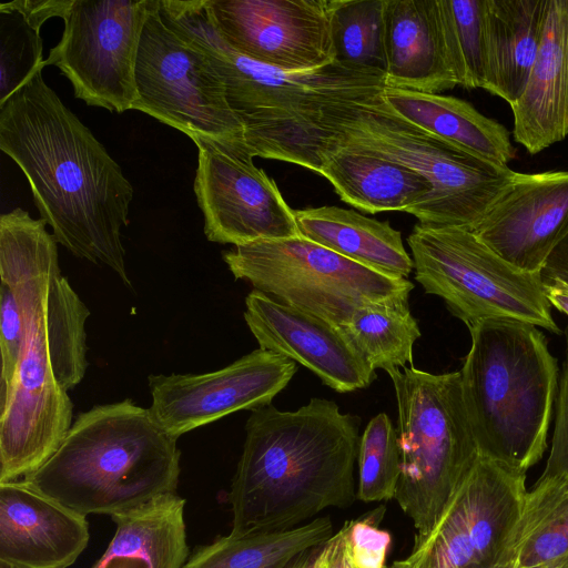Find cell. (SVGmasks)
<instances>
[{
	"mask_svg": "<svg viewBox=\"0 0 568 568\" xmlns=\"http://www.w3.org/2000/svg\"><path fill=\"white\" fill-rule=\"evenodd\" d=\"M0 277L19 295L23 343L13 381L0 394V483L34 473L71 428L68 395L88 368L90 311L62 275L58 242L42 219L17 207L0 216Z\"/></svg>",
	"mask_w": 568,
	"mask_h": 568,
	"instance_id": "1",
	"label": "cell"
},
{
	"mask_svg": "<svg viewBox=\"0 0 568 568\" xmlns=\"http://www.w3.org/2000/svg\"><path fill=\"white\" fill-rule=\"evenodd\" d=\"M42 69L0 103V149L24 173L58 244L108 266L131 287L121 229L129 222L133 186L45 83Z\"/></svg>",
	"mask_w": 568,
	"mask_h": 568,
	"instance_id": "2",
	"label": "cell"
},
{
	"mask_svg": "<svg viewBox=\"0 0 568 568\" xmlns=\"http://www.w3.org/2000/svg\"><path fill=\"white\" fill-rule=\"evenodd\" d=\"M361 417L313 397L293 412L252 410L229 501L231 535L284 531L353 504Z\"/></svg>",
	"mask_w": 568,
	"mask_h": 568,
	"instance_id": "3",
	"label": "cell"
},
{
	"mask_svg": "<svg viewBox=\"0 0 568 568\" xmlns=\"http://www.w3.org/2000/svg\"><path fill=\"white\" fill-rule=\"evenodd\" d=\"M162 14L210 59L225 85L230 108L243 125L253 156L274 159L321 173L320 152L336 113L386 88L379 70L338 61L305 72L260 64L220 36L204 0H159Z\"/></svg>",
	"mask_w": 568,
	"mask_h": 568,
	"instance_id": "4",
	"label": "cell"
},
{
	"mask_svg": "<svg viewBox=\"0 0 568 568\" xmlns=\"http://www.w3.org/2000/svg\"><path fill=\"white\" fill-rule=\"evenodd\" d=\"M176 442L131 399L97 405L78 415L53 455L22 479L83 516H113L176 493Z\"/></svg>",
	"mask_w": 568,
	"mask_h": 568,
	"instance_id": "5",
	"label": "cell"
},
{
	"mask_svg": "<svg viewBox=\"0 0 568 568\" xmlns=\"http://www.w3.org/2000/svg\"><path fill=\"white\" fill-rule=\"evenodd\" d=\"M468 329L471 344L459 372L478 453L527 473L548 446L557 361L537 326L486 320Z\"/></svg>",
	"mask_w": 568,
	"mask_h": 568,
	"instance_id": "6",
	"label": "cell"
},
{
	"mask_svg": "<svg viewBox=\"0 0 568 568\" xmlns=\"http://www.w3.org/2000/svg\"><path fill=\"white\" fill-rule=\"evenodd\" d=\"M326 142L386 158L426 179L432 191L410 214L427 225L473 230L517 175L508 165L479 158L406 121L382 93L339 110L328 123Z\"/></svg>",
	"mask_w": 568,
	"mask_h": 568,
	"instance_id": "7",
	"label": "cell"
},
{
	"mask_svg": "<svg viewBox=\"0 0 568 568\" xmlns=\"http://www.w3.org/2000/svg\"><path fill=\"white\" fill-rule=\"evenodd\" d=\"M395 390L400 475L395 499L414 540L428 535L479 453L467 416L460 372L388 371Z\"/></svg>",
	"mask_w": 568,
	"mask_h": 568,
	"instance_id": "8",
	"label": "cell"
},
{
	"mask_svg": "<svg viewBox=\"0 0 568 568\" xmlns=\"http://www.w3.org/2000/svg\"><path fill=\"white\" fill-rule=\"evenodd\" d=\"M415 280L468 328L508 320L559 334L540 273L517 268L471 230L417 223L407 237Z\"/></svg>",
	"mask_w": 568,
	"mask_h": 568,
	"instance_id": "9",
	"label": "cell"
},
{
	"mask_svg": "<svg viewBox=\"0 0 568 568\" xmlns=\"http://www.w3.org/2000/svg\"><path fill=\"white\" fill-rule=\"evenodd\" d=\"M222 256L235 278L337 327L357 308L408 298L414 288L302 236L237 245Z\"/></svg>",
	"mask_w": 568,
	"mask_h": 568,
	"instance_id": "10",
	"label": "cell"
},
{
	"mask_svg": "<svg viewBox=\"0 0 568 568\" xmlns=\"http://www.w3.org/2000/svg\"><path fill=\"white\" fill-rule=\"evenodd\" d=\"M136 100L144 112L186 134L243 142V125L207 55L161 12L159 0L144 24L135 65Z\"/></svg>",
	"mask_w": 568,
	"mask_h": 568,
	"instance_id": "11",
	"label": "cell"
},
{
	"mask_svg": "<svg viewBox=\"0 0 568 568\" xmlns=\"http://www.w3.org/2000/svg\"><path fill=\"white\" fill-rule=\"evenodd\" d=\"M154 0H69L61 40L45 65L57 67L77 99L122 113L136 100L135 65Z\"/></svg>",
	"mask_w": 568,
	"mask_h": 568,
	"instance_id": "12",
	"label": "cell"
},
{
	"mask_svg": "<svg viewBox=\"0 0 568 568\" xmlns=\"http://www.w3.org/2000/svg\"><path fill=\"white\" fill-rule=\"evenodd\" d=\"M526 473L478 456L435 526L394 568H490L524 507Z\"/></svg>",
	"mask_w": 568,
	"mask_h": 568,
	"instance_id": "13",
	"label": "cell"
},
{
	"mask_svg": "<svg viewBox=\"0 0 568 568\" xmlns=\"http://www.w3.org/2000/svg\"><path fill=\"white\" fill-rule=\"evenodd\" d=\"M193 190L211 242L244 245L301 236L273 179L253 162L243 142L195 139Z\"/></svg>",
	"mask_w": 568,
	"mask_h": 568,
	"instance_id": "14",
	"label": "cell"
},
{
	"mask_svg": "<svg viewBox=\"0 0 568 568\" xmlns=\"http://www.w3.org/2000/svg\"><path fill=\"white\" fill-rule=\"evenodd\" d=\"M220 36L237 53L286 72L335 62L334 0H204Z\"/></svg>",
	"mask_w": 568,
	"mask_h": 568,
	"instance_id": "15",
	"label": "cell"
},
{
	"mask_svg": "<svg viewBox=\"0 0 568 568\" xmlns=\"http://www.w3.org/2000/svg\"><path fill=\"white\" fill-rule=\"evenodd\" d=\"M296 372L295 362L258 347L211 373L150 375L149 409L168 434L179 438L237 410L270 405Z\"/></svg>",
	"mask_w": 568,
	"mask_h": 568,
	"instance_id": "16",
	"label": "cell"
},
{
	"mask_svg": "<svg viewBox=\"0 0 568 568\" xmlns=\"http://www.w3.org/2000/svg\"><path fill=\"white\" fill-rule=\"evenodd\" d=\"M471 231L511 265L541 273L568 233V171L517 172Z\"/></svg>",
	"mask_w": 568,
	"mask_h": 568,
	"instance_id": "17",
	"label": "cell"
},
{
	"mask_svg": "<svg viewBox=\"0 0 568 568\" xmlns=\"http://www.w3.org/2000/svg\"><path fill=\"white\" fill-rule=\"evenodd\" d=\"M244 320L260 348L303 365L335 392L367 388L376 378L341 327L317 316L253 290Z\"/></svg>",
	"mask_w": 568,
	"mask_h": 568,
	"instance_id": "18",
	"label": "cell"
},
{
	"mask_svg": "<svg viewBox=\"0 0 568 568\" xmlns=\"http://www.w3.org/2000/svg\"><path fill=\"white\" fill-rule=\"evenodd\" d=\"M89 539L85 516L23 479L0 483V560L21 568H68Z\"/></svg>",
	"mask_w": 568,
	"mask_h": 568,
	"instance_id": "19",
	"label": "cell"
},
{
	"mask_svg": "<svg viewBox=\"0 0 568 568\" xmlns=\"http://www.w3.org/2000/svg\"><path fill=\"white\" fill-rule=\"evenodd\" d=\"M514 138L530 154L568 134V0H548L540 47L520 98L510 105Z\"/></svg>",
	"mask_w": 568,
	"mask_h": 568,
	"instance_id": "20",
	"label": "cell"
},
{
	"mask_svg": "<svg viewBox=\"0 0 568 568\" xmlns=\"http://www.w3.org/2000/svg\"><path fill=\"white\" fill-rule=\"evenodd\" d=\"M384 29L387 88L439 94L458 85L438 0H385Z\"/></svg>",
	"mask_w": 568,
	"mask_h": 568,
	"instance_id": "21",
	"label": "cell"
},
{
	"mask_svg": "<svg viewBox=\"0 0 568 568\" xmlns=\"http://www.w3.org/2000/svg\"><path fill=\"white\" fill-rule=\"evenodd\" d=\"M320 160V174L339 197L369 213L410 214L432 191L430 183L409 168L355 148L326 142Z\"/></svg>",
	"mask_w": 568,
	"mask_h": 568,
	"instance_id": "22",
	"label": "cell"
},
{
	"mask_svg": "<svg viewBox=\"0 0 568 568\" xmlns=\"http://www.w3.org/2000/svg\"><path fill=\"white\" fill-rule=\"evenodd\" d=\"M184 507L185 499L173 493L111 516L115 534L91 568H183L189 558Z\"/></svg>",
	"mask_w": 568,
	"mask_h": 568,
	"instance_id": "23",
	"label": "cell"
},
{
	"mask_svg": "<svg viewBox=\"0 0 568 568\" xmlns=\"http://www.w3.org/2000/svg\"><path fill=\"white\" fill-rule=\"evenodd\" d=\"M300 235L382 274L407 278L414 271L402 234L388 222L337 206L294 210Z\"/></svg>",
	"mask_w": 568,
	"mask_h": 568,
	"instance_id": "24",
	"label": "cell"
},
{
	"mask_svg": "<svg viewBox=\"0 0 568 568\" xmlns=\"http://www.w3.org/2000/svg\"><path fill=\"white\" fill-rule=\"evenodd\" d=\"M382 98L406 121L479 158L508 165L516 156L508 130L464 100L387 87Z\"/></svg>",
	"mask_w": 568,
	"mask_h": 568,
	"instance_id": "25",
	"label": "cell"
},
{
	"mask_svg": "<svg viewBox=\"0 0 568 568\" xmlns=\"http://www.w3.org/2000/svg\"><path fill=\"white\" fill-rule=\"evenodd\" d=\"M486 91L511 105L524 92L535 63L548 0H486Z\"/></svg>",
	"mask_w": 568,
	"mask_h": 568,
	"instance_id": "26",
	"label": "cell"
},
{
	"mask_svg": "<svg viewBox=\"0 0 568 568\" xmlns=\"http://www.w3.org/2000/svg\"><path fill=\"white\" fill-rule=\"evenodd\" d=\"M333 535V524L326 517L284 531L230 534L196 548L183 568H290Z\"/></svg>",
	"mask_w": 568,
	"mask_h": 568,
	"instance_id": "27",
	"label": "cell"
},
{
	"mask_svg": "<svg viewBox=\"0 0 568 568\" xmlns=\"http://www.w3.org/2000/svg\"><path fill=\"white\" fill-rule=\"evenodd\" d=\"M568 554V474L539 476L500 557L534 567Z\"/></svg>",
	"mask_w": 568,
	"mask_h": 568,
	"instance_id": "28",
	"label": "cell"
},
{
	"mask_svg": "<svg viewBox=\"0 0 568 568\" xmlns=\"http://www.w3.org/2000/svg\"><path fill=\"white\" fill-rule=\"evenodd\" d=\"M341 329L374 371L386 373L413 365L414 344L422 335L408 298L357 308Z\"/></svg>",
	"mask_w": 568,
	"mask_h": 568,
	"instance_id": "29",
	"label": "cell"
},
{
	"mask_svg": "<svg viewBox=\"0 0 568 568\" xmlns=\"http://www.w3.org/2000/svg\"><path fill=\"white\" fill-rule=\"evenodd\" d=\"M447 57L458 85L485 89L486 0H438Z\"/></svg>",
	"mask_w": 568,
	"mask_h": 568,
	"instance_id": "30",
	"label": "cell"
},
{
	"mask_svg": "<svg viewBox=\"0 0 568 568\" xmlns=\"http://www.w3.org/2000/svg\"><path fill=\"white\" fill-rule=\"evenodd\" d=\"M385 0H334L331 18L335 60L385 73Z\"/></svg>",
	"mask_w": 568,
	"mask_h": 568,
	"instance_id": "31",
	"label": "cell"
},
{
	"mask_svg": "<svg viewBox=\"0 0 568 568\" xmlns=\"http://www.w3.org/2000/svg\"><path fill=\"white\" fill-rule=\"evenodd\" d=\"M357 497L366 503L395 497L400 475L397 429L388 415L379 413L365 427L358 450Z\"/></svg>",
	"mask_w": 568,
	"mask_h": 568,
	"instance_id": "32",
	"label": "cell"
},
{
	"mask_svg": "<svg viewBox=\"0 0 568 568\" xmlns=\"http://www.w3.org/2000/svg\"><path fill=\"white\" fill-rule=\"evenodd\" d=\"M40 30L10 2L0 4V103L44 68Z\"/></svg>",
	"mask_w": 568,
	"mask_h": 568,
	"instance_id": "33",
	"label": "cell"
},
{
	"mask_svg": "<svg viewBox=\"0 0 568 568\" xmlns=\"http://www.w3.org/2000/svg\"><path fill=\"white\" fill-rule=\"evenodd\" d=\"M375 515L346 523V539L355 568H386L390 535L378 527Z\"/></svg>",
	"mask_w": 568,
	"mask_h": 568,
	"instance_id": "34",
	"label": "cell"
},
{
	"mask_svg": "<svg viewBox=\"0 0 568 568\" xmlns=\"http://www.w3.org/2000/svg\"><path fill=\"white\" fill-rule=\"evenodd\" d=\"M566 357L555 405V426L550 453L540 476L568 474V328H566Z\"/></svg>",
	"mask_w": 568,
	"mask_h": 568,
	"instance_id": "35",
	"label": "cell"
},
{
	"mask_svg": "<svg viewBox=\"0 0 568 568\" xmlns=\"http://www.w3.org/2000/svg\"><path fill=\"white\" fill-rule=\"evenodd\" d=\"M69 0H16L10 4L19 10L28 22L41 29L42 24L52 17L61 18Z\"/></svg>",
	"mask_w": 568,
	"mask_h": 568,
	"instance_id": "36",
	"label": "cell"
},
{
	"mask_svg": "<svg viewBox=\"0 0 568 568\" xmlns=\"http://www.w3.org/2000/svg\"><path fill=\"white\" fill-rule=\"evenodd\" d=\"M346 523L326 542L320 568H355L346 539Z\"/></svg>",
	"mask_w": 568,
	"mask_h": 568,
	"instance_id": "37",
	"label": "cell"
},
{
	"mask_svg": "<svg viewBox=\"0 0 568 568\" xmlns=\"http://www.w3.org/2000/svg\"><path fill=\"white\" fill-rule=\"evenodd\" d=\"M540 274L542 281L559 280L568 284V233L550 253Z\"/></svg>",
	"mask_w": 568,
	"mask_h": 568,
	"instance_id": "38",
	"label": "cell"
},
{
	"mask_svg": "<svg viewBox=\"0 0 568 568\" xmlns=\"http://www.w3.org/2000/svg\"><path fill=\"white\" fill-rule=\"evenodd\" d=\"M542 282L549 304L568 315V284L559 280Z\"/></svg>",
	"mask_w": 568,
	"mask_h": 568,
	"instance_id": "39",
	"label": "cell"
},
{
	"mask_svg": "<svg viewBox=\"0 0 568 568\" xmlns=\"http://www.w3.org/2000/svg\"><path fill=\"white\" fill-rule=\"evenodd\" d=\"M324 546H320L310 552L305 554L290 568H320L324 556Z\"/></svg>",
	"mask_w": 568,
	"mask_h": 568,
	"instance_id": "40",
	"label": "cell"
},
{
	"mask_svg": "<svg viewBox=\"0 0 568 568\" xmlns=\"http://www.w3.org/2000/svg\"><path fill=\"white\" fill-rule=\"evenodd\" d=\"M516 568H521V567L516 566ZM526 568H568V554L564 557H560V558H557L554 560H549L541 565L534 566V567H526Z\"/></svg>",
	"mask_w": 568,
	"mask_h": 568,
	"instance_id": "41",
	"label": "cell"
},
{
	"mask_svg": "<svg viewBox=\"0 0 568 568\" xmlns=\"http://www.w3.org/2000/svg\"><path fill=\"white\" fill-rule=\"evenodd\" d=\"M490 568H516V565L513 560L500 557Z\"/></svg>",
	"mask_w": 568,
	"mask_h": 568,
	"instance_id": "42",
	"label": "cell"
},
{
	"mask_svg": "<svg viewBox=\"0 0 568 568\" xmlns=\"http://www.w3.org/2000/svg\"><path fill=\"white\" fill-rule=\"evenodd\" d=\"M0 568H21V567L12 565V564L3 561V560H0Z\"/></svg>",
	"mask_w": 568,
	"mask_h": 568,
	"instance_id": "43",
	"label": "cell"
},
{
	"mask_svg": "<svg viewBox=\"0 0 568 568\" xmlns=\"http://www.w3.org/2000/svg\"><path fill=\"white\" fill-rule=\"evenodd\" d=\"M389 568H394L393 566H390Z\"/></svg>",
	"mask_w": 568,
	"mask_h": 568,
	"instance_id": "44",
	"label": "cell"
}]
</instances>
